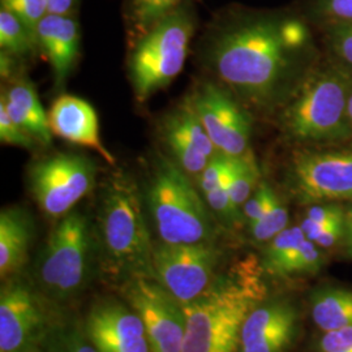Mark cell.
<instances>
[{
  "mask_svg": "<svg viewBox=\"0 0 352 352\" xmlns=\"http://www.w3.org/2000/svg\"><path fill=\"white\" fill-rule=\"evenodd\" d=\"M217 77L250 111L280 113L320 60L311 24L294 10L234 7L208 33Z\"/></svg>",
  "mask_w": 352,
  "mask_h": 352,
  "instance_id": "1",
  "label": "cell"
},
{
  "mask_svg": "<svg viewBox=\"0 0 352 352\" xmlns=\"http://www.w3.org/2000/svg\"><path fill=\"white\" fill-rule=\"evenodd\" d=\"M352 75L330 55L320 58L292 100L279 113L283 133L302 146L351 142L349 97Z\"/></svg>",
  "mask_w": 352,
  "mask_h": 352,
  "instance_id": "2",
  "label": "cell"
},
{
  "mask_svg": "<svg viewBox=\"0 0 352 352\" xmlns=\"http://www.w3.org/2000/svg\"><path fill=\"white\" fill-rule=\"evenodd\" d=\"M264 295L261 280L245 270L215 279L199 298L183 304L182 352H239L243 325Z\"/></svg>",
  "mask_w": 352,
  "mask_h": 352,
  "instance_id": "3",
  "label": "cell"
},
{
  "mask_svg": "<svg viewBox=\"0 0 352 352\" xmlns=\"http://www.w3.org/2000/svg\"><path fill=\"white\" fill-rule=\"evenodd\" d=\"M101 236L106 258L115 273L153 277L154 247L139 188L123 173L113 176L103 192Z\"/></svg>",
  "mask_w": 352,
  "mask_h": 352,
  "instance_id": "4",
  "label": "cell"
},
{
  "mask_svg": "<svg viewBox=\"0 0 352 352\" xmlns=\"http://www.w3.org/2000/svg\"><path fill=\"white\" fill-rule=\"evenodd\" d=\"M176 162L162 157L146 190L155 231L166 244L212 243L210 213L201 196Z\"/></svg>",
  "mask_w": 352,
  "mask_h": 352,
  "instance_id": "5",
  "label": "cell"
},
{
  "mask_svg": "<svg viewBox=\"0 0 352 352\" xmlns=\"http://www.w3.org/2000/svg\"><path fill=\"white\" fill-rule=\"evenodd\" d=\"M195 30L196 14L186 1L138 39L129 76L140 102L166 88L183 71Z\"/></svg>",
  "mask_w": 352,
  "mask_h": 352,
  "instance_id": "6",
  "label": "cell"
},
{
  "mask_svg": "<svg viewBox=\"0 0 352 352\" xmlns=\"http://www.w3.org/2000/svg\"><path fill=\"white\" fill-rule=\"evenodd\" d=\"M289 188L304 205L352 200V149L302 146L287 168Z\"/></svg>",
  "mask_w": 352,
  "mask_h": 352,
  "instance_id": "7",
  "label": "cell"
},
{
  "mask_svg": "<svg viewBox=\"0 0 352 352\" xmlns=\"http://www.w3.org/2000/svg\"><path fill=\"white\" fill-rule=\"evenodd\" d=\"M90 250L87 218L78 212L64 215L51 232L39 264L41 285L56 298H67L87 277Z\"/></svg>",
  "mask_w": 352,
  "mask_h": 352,
  "instance_id": "8",
  "label": "cell"
},
{
  "mask_svg": "<svg viewBox=\"0 0 352 352\" xmlns=\"http://www.w3.org/2000/svg\"><path fill=\"white\" fill-rule=\"evenodd\" d=\"M96 167L77 154H58L36 164L30 173V188L42 212L63 218L93 188Z\"/></svg>",
  "mask_w": 352,
  "mask_h": 352,
  "instance_id": "9",
  "label": "cell"
},
{
  "mask_svg": "<svg viewBox=\"0 0 352 352\" xmlns=\"http://www.w3.org/2000/svg\"><path fill=\"white\" fill-rule=\"evenodd\" d=\"M219 256L212 243H161L153 251V277L186 304L199 298L215 280Z\"/></svg>",
  "mask_w": 352,
  "mask_h": 352,
  "instance_id": "10",
  "label": "cell"
},
{
  "mask_svg": "<svg viewBox=\"0 0 352 352\" xmlns=\"http://www.w3.org/2000/svg\"><path fill=\"white\" fill-rule=\"evenodd\" d=\"M124 296L142 320L151 352H182L186 334L183 302L154 277L131 278Z\"/></svg>",
  "mask_w": 352,
  "mask_h": 352,
  "instance_id": "11",
  "label": "cell"
},
{
  "mask_svg": "<svg viewBox=\"0 0 352 352\" xmlns=\"http://www.w3.org/2000/svg\"><path fill=\"white\" fill-rule=\"evenodd\" d=\"M190 103L217 151L230 157L250 151L251 111L228 89L204 82Z\"/></svg>",
  "mask_w": 352,
  "mask_h": 352,
  "instance_id": "12",
  "label": "cell"
},
{
  "mask_svg": "<svg viewBox=\"0 0 352 352\" xmlns=\"http://www.w3.org/2000/svg\"><path fill=\"white\" fill-rule=\"evenodd\" d=\"M46 317L34 292L10 283L0 294V352H29L46 334Z\"/></svg>",
  "mask_w": 352,
  "mask_h": 352,
  "instance_id": "13",
  "label": "cell"
},
{
  "mask_svg": "<svg viewBox=\"0 0 352 352\" xmlns=\"http://www.w3.org/2000/svg\"><path fill=\"white\" fill-rule=\"evenodd\" d=\"M85 334L98 352H151L140 316L124 304H97L88 315Z\"/></svg>",
  "mask_w": 352,
  "mask_h": 352,
  "instance_id": "14",
  "label": "cell"
},
{
  "mask_svg": "<svg viewBox=\"0 0 352 352\" xmlns=\"http://www.w3.org/2000/svg\"><path fill=\"white\" fill-rule=\"evenodd\" d=\"M164 138L176 164L189 176L200 175L209 161L219 153L190 101L164 119Z\"/></svg>",
  "mask_w": 352,
  "mask_h": 352,
  "instance_id": "15",
  "label": "cell"
},
{
  "mask_svg": "<svg viewBox=\"0 0 352 352\" xmlns=\"http://www.w3.org/2000/svg\"><path fill=\"white\" fill-rule=\"evenodd\" d=\"M51 132L60 139L96 151L107 164L115 158L102 142L100 123L91 104L75 96H62L49 111Z\"/></svg>",
  "mask_w": 352,
  "mask_h": 352,
  "instance_id": "16",
  "label": "cell"
},
{
  "mask_svg": "<svg viewBox=\"0 0 352 352\" xmlns=\"http://www.w3.org/2000/svg\"><path fill=\"white\" fill-rule=\"evenodd\" d=\"M39 47L50 60L56 85H62L71 74L80 52V25L74 16L47 13L36 30Z\"/></svg>",
  "mask_w": 352,
  "mask_h": 352,
  "instance_id": "17",
  "label": "cell"
},
{
  "mask_svg": "<svg viewBox=\"0 0 352 352\" xmlns=\"http://www.w3.org/2000/svg\"><path fill=\"white\" fill-rule=\"evenodd\" d=\"M33 236L30 215L21 208H7L0 213V277L17 273L25 264Z\"/></svg>",
  "mask_w": 352,
  "mask_h": 352,
  "instance_id": "18",
  "label": "cell"
},
{
  "mask_svg": "<svg viewBox=\"0 0 352 352\" xmlns=\"http://www.w3.org/2000/svg\"><path fill=\"white\" fill-rule=\"evenodd\" d=\"M0 102L6 106L10 116L24 131L38 142L50 145L52 132L49 115L45 113L32 82L25 80L14 82L6 96H1Z\"/></svg>",
  "mask_w": 352,
  "mask_h": 352,
  "instance_id": "19",
  "label": "cell"
},
{
  "mask_svg": "<svg viewBox=\"0 0 352 352\" xmlns=\"http://www.w3.org/2000/svg\"><path fill=\"white\" fill-rule=\"evenodd\" d=\"M296 311L287 302H269L256 307L243 325L240 350L267 340L285 329L296 327Z\"/></svg>",
  "mask_w": 352,
  "mask_h": 352,
  "instance_id": "20",
  "label": "cell"
},
{
  "mask_svg": "<svg viewBox=\"0 0 352 352\" xmlns=\"http://www.w3.org/2000/svg\"><path fill=\"white\" fill-rule=\"evenodd\" d=\"M312 317L325 333L352 327V291L327 289L317 292L312 302Z\"/></svg>",
  "mask_w": 352,
  "mask_h": 352,
  "instance_id": "21",
  "label": "cell"
},
{
  "mask_svg": "<svg viewBox=\"0 0 352 352\" xmlns=\"http://www.w3.org/2000/svg\"><path fill=\"white\" fill-rule=\"evenodd\" d=\"M183 3L186 0H126V23L139 39Z\"/></svg>",
  "mask_w": 352,
  "mask_h": 352,
  "instance_id": "22",
  "label": "cell"
},
{
  "mask_svg": "<svg viewBox=\"0 0 352 352\" xmlns=\"http://www.w3.org/2000/svg\"><path fill=\"white\" fill-rule=\"evenodd\" d=\"M302 17L317 29L352 23V0H300Z\"/></svg>",
  "mask_w": 352,
  "mask_h": 352,
  "instance_id": "23",
  "label": "cell"
},
{
  "mask_svg": "<svg viewBox=\"0 0 352 352\" xmlns=\"http://www.w3.org/2000/svg\"><path fill=\"white\" fill-rule=\"evenodd\" d=\"M260 183V168L251 149L239 157H235L228 180V192L238 209H243L244 204L248 201Z\"/></svg>",
  "mask_w": 352,
  "mask_h": 352,
  "instance_id": "24",
  "label": "cell"
},
{
  "mask_svg": "<svg viewBox=\"0 0 352 352\" xmlns=\"http://www.w3.org/2000/svg\"><path fill=\"white\" fill-rule=\"evenodd\" d=\"M38 46L36 36L14 14L0 10V47L12 56H21Z\"/></svg>",
  "mask_w": 352,
  "mask_h": 352,
  "instance_id": "25",
  "label": "cell"
},
{
  "mask_svg": "<svg viewBox=\"0 0 352 352\" xmlns=\"http://www.w3.org/2000/svg\"><path fill=\"white\" fill-rule=\"evenodd\" d=\"M305 239L307 238L300 226L287 227L280 234H278L274 239L267 243V247L265 250L263 261L265 270L272 276H277L278 270L302 245Z\"/></svg>",
  "mask_w": 352,
  "mask_h": 352,
  "instance_id": "26",
  "label": "cell"
},
{
  "mask_svg": "<svg viewBox=\"0 0 352 352\" xmlns=\"http://www.w3.org/2000/svg\"><path fill=\"white\" fill-rule=\"evenodd\" d=\"M343 221H346V210L340 202H321L309 205L299 226L307 239L315 241L327 227Z\"/></svg>",
  "mask_w": 352,
  "mask_h": 352,
  "instance_id": "27",
  "label": "cell"
},
{
  "mask_svg": "<svg viewBox=\"0 0 352 352\" xmlns=\"http://www.w3.org/2000/svg\"><path fill=\"white\" fill-rule=\"evenodd\" d=\"M42 352H98L88 336L74 327H52L41 340Z\"/></svg>",
  "mask_w": 352,
  "mask_h": 352,
  "instance_id": "28",
  "label": "cell"
},
{
  "mask_svg": "<svg viewBox=\"0 0 352 352\" xmlns=\"http://www.w3.org/2000/svg\"><path fill=\"white\" fill-rule=\"evenodd\" d=\"M289 227V210L274 192L263 217L250 227L252 239L256 243H269Z\"/></svg>",
  "mask_w": 352,
  "mask_h": 352,
  "instance_id": "29",
  "label": "cell"
},
{
  "mask_svg": "<svg viewBox=\"0 0 352 352\" xmlns=\"http://www.w3.org/2000/svg\"><path fill=\"white\" fill-rule=\"evenodd\" d=\"M327 55L352 75V23L321 30Z\"/></svg>",
  "mask_w": 352,
  "mask_h": 352,
  "instance_id": "30",
  "label": "cell"
},
{
  "mask_svg": "<svg viewBox=\"0 0 352 352\" xmlns=\"http://www.w3.org/2000/svg\"><path fill=\"white\" fill-rule=\"evenodd\" d=\"M322 264V253L320 247L311 240L305 239L283 266L278 270V277L294 274H309L320 270Z\"/></svg>",
  "mask_w": 352,
  "mask_h": 352,
  "instance_id": "31",
  "label": "cell"
},
{
  "mask_svg": "<svg viewBox=\"0 0 352 352\" xmlns=\"http://www.w3.org/2000/svg\"><path fill=\"white\" fill-rule=\"evenodd\" d=\"M234 162L235 157H230L223 153L214 155L199 175V187L201 189L202 195H206L218 187L228 186Z\"/></svg>",
  "mask_w": 352,
  "mask_h": 352,
  "instance_id": "32",
  "label": "cell"
},
{
  "mask_svg": "<svg viewBox=\"0 0 352 352\" xmlns=\"http://www.w3.org/2000/svg\"><path fill=\"white\" fill-rule=\"evenodd\" d=\"M1 8L10 11L36 36L41 20L47 14V0H1Z\"/></svg>",
  "mask_w": 352,
  "mask_h": 352,
  "instance_id": "33",
  "label": "cell"
},
{
  "mask_svg": "<svg viewBox=\"0 0 352 352\" xmlns=\"http://www.w3.org/2000/svg\"><path fill=\"white\" fill-rule=\"evenodd\" d=\"M0 140L3 144L20 146L25 149H33L34 141H37L13 120L7 111L6 106L1 102H0Z\"/></svg>",
  "mask_w": 352,
  "mask_h": 352,
  "instance_id": "34",
  "label": "cell"
},
{
  "mask_svg": "<svg viewBox=\"0 0 352 352\" xmlns=\"http://www.w3.org/2000/svg\"><path fill=\"white\" fill-rule=\"evenodd\" d=\"M204 196L208 206L227 223H235L239 219L240 214H243L231 200L228 186L218 187Z\"/></svg>",
  "mask_w": 352,
  "mask_h": 352,
  "instance_id": "35",
  "label": "cell"
},
{
  "mask_svg": "<svg viewBox=\"0 0 352 352\" xmlns=\"http://www.w3.org/2000/svg\"><path fill=\"white\" fill-rule=\"evenodd\" d=\"M274 192L276 190L272 188V186L267 182H261L260 186L254 190V193L248 199V201L244 204L241 213L248 226L254 225L263 217Z\"/></svg>",
  "mask_w": 352,
  "mask_h": 352,
  "instance_id": "36",
  "label": "cell"
},
{
  "mask_svg": "<svg viewBox=\"0 0 352 352\" xmlns=\"http://www.w3.org/2000/svg\"><path fill=\"white\" fill-rule=\"evenodd\" d=\"M322 352H352V327L325 333L321 340Z\"/></svg>",
  "mask_w": 352,
  "mask_h": 352,
  "instance_id": "37",
  "label": "cell"
},
{
  "mask_svg": "<svg viewBox=\"0 0 352 352\" xmlns=\"http://www.w3.org/2000/svg\"><path fill=\"white\" fill-rule=\"evenodd\" d=\"M77 0H47V12L58 16H74Z\"/></svg>",
  "mask_w": 352,
  "mask_h": 352,
  "instance_id": "38",
  "label": "cell"
},
{
  "mask_svg": "<svg viewBox=\"0 0 352 352\" xmlns=\"http://www.w3.org/2000/svg\"><path fill=\"white\" fill-rule=\"evenodd\" d=\"M11 54L1 51V59H0V67H1V77H8L11 75L13 69L12 59Z\"/></svg>",
  "mask_w": 352,
  "mask_h": 352,
  "instance_id": "39",
  "label": "cell"
},
{
  "mask_svg": "<svg viewBox=\"0 0 352 352\" xmlns=\"http://www.w3.org/2000/svg\"><path fill=\"white\" fill-rule=\"evenodd\" d=\"M349 122H350V129H351V144H352V87L349 97Z\"/></svg>",
  "mask_w": 352,
  "mask_h": 352,
  "instance_id": "40",
  "label": "cell"
},
{
  "mask_svg": "<svg viewBox=\"0 0 352 352\" xmlns=\"http://www.w3.org/2000/svg\"><path fill=\"white\" fill-rule=\"evenodd\" d=\"M344 245H346V253L347 256L352 258V236L351 238H346L344 239Z\"/></svg>",
  "mask_w": 352,
  "mask_h": 352,
  "instance_id": "41",
  "label": "cell"
}]
</instances>
